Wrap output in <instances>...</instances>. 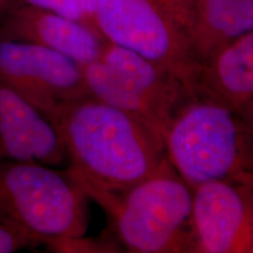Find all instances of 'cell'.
<instances>
[{
	"mask_svg": "<svg viewBox=\"0 0 253 253\" xmlns=\"http://www.w3.org/2000/svg\"><path fill=\"white\" fill-rule=\"evenodd\" d=\"M49 121L67 151V175L84 191H125L167 161L161 132L89 94L62 104Z\"/></svg>",
	"mask_w": 253,
	"mask_h": 253,
	"instance_id": "obj_1",
	"label": "cell"
},
{
	"mask_svg": "<svg viewBox=\"0 0 253 253\" xmlns=\"http://www.w3.org/2000/svg\"><path fill=\"white\" fill-rule=\"evenodd\" d=\"M252 130V123L196 90L163 132L167 160L191 190L218 179L253 184Z\"/></svg>",
	"mask_w": 253,
	"mask_h": 253,
	"instance_id": "obj_2",
	"label": "cell"
},
{
	"mask_svg": "<svg viewBox=\"0 0 253 253\" xmlns=\"http://www.w3.org/2000/svg\"><path fill=\"white\" fill-rule=\"evenodd\" d=\"M113 218L130 252H195L192 190L167 161L153 175L121 192L87 190Z\"/></svg>",
	"mask_w": 253,
	"mask_h": 253,
	"instance_id": "obj_3",
	"label": "cell"
},
{
	"mask_svg": "<svg viewBox=\"0 0 253 253\" xmlns=\"http://www.w3.org/2000/svg\"><path fill=\"white\" fill-rule=\"evenodd\" d=\"M86 192L67 173L33 162L0 163V214L41 240L84 237Z\"/></svg>",
	"mask_w": 253,
	"mask_h": 253,
	"instance_id": "obj_4",
	"label": "cell"
},
{
	"mask_svg": "<svg viewBox=\"0 0 253 253\" xmlns=\"http://www.w3.org/2000/svg\"><path fill=\"white\" fill-rule=\"evenodd\" d=\"M82 71L89 95L135 116L162 136L177 107L196 91L137 53L107 40L99 58L82 66Z\"/></svg>",
	"mask_w": 253,
	"mask_h": 253,
	"instance_id": "obj_5",
	"label": "cell"
},
{
	"mask_svg": "<svg viewBox=\"0 0 253 253\" xmlns=\"http://www.w3.org/2000/svg\"><path fill=\"white\" fill-rule=\"evenodd\" d=\"M95 26L104 40L137 53L196 90L199 62L188 37L155 0H99Z\"/></svg>",
	"mask_w": 253,
	"mask_h": 253,
	"instance_id": "obj_6",
	"label": "cell"
},
{
	"mask_svg": "<svg viewBox=\"0 0 253 253\" xmlns=\"http://www.w3.org/2000/svg\"><path fill=\"white\" fill-rule=\"evenodd\" d=\"M0 81L48 119L62 104L89 94L81 65L32 41L0 42Z\"/></svg>",
	"mask_w": 253,
	"mask_h": 253,
	"instance_id": "obj_7",
	"label": "cell"
},
{
	"mask_svg": "<svg viewBox=\"0 0 253 253\" xmlns=\"http://www.w3.org/2000/svg\"><path fill=\"white\" fill-rule=\"evenodd\" d=\"M195 252H253V184L230 179L192 189Z\"/></svg>",
	"mask_w": 253,
	"mask_h": 253,
	"instance_id": "obj_8",
	"label": "cell"
},
{
	"mask_svg": "<svg viewBox=\"0 0 253 253\" xmlns=\"http://www.w3.org/2000/svg\"><path fill=\"white\" fill-rule=\"evenodd\" d=\"M0 160L53 168L68 161L67 151L49 119L1 81Z\"/></svg>",
	"mask_w": 253,
	"mask_h": 253,
	"instance_id": "obj_9",
	"label": "cell"
},
{
	"mask_svg": "<svg viewBox=\"0 0 253 253\" xmlns=\"http://www.w3.org/2000/svg\"><path fill=\"white\" fill-rule=\"evenodd\" d=\"M196 90L253 125V34L226 43L199 65Z\"/></svg>",
	"mask_w": 253,
	"mask_h": 253,
	"instance_id": "obj_10",
	"label": "cell"
},
{
	"mask_svg": "<svg viewBox=\"0 0 253 253\" xmlns=\"http://www.w3.org/2000/svg\"><path fill=\"white\" fill-rule=\"evenodd\" d=\"M13 30L17 36L54 49L81 66L99 58L106 41L87 25L33 6L19 12Z\"/></svg>",
	"mask_w": 253,
	"mask_h": 253,
	"instance_id": "obj_11",
	"label": "cell"
},
{
	"mask_svg": "<svg viewBox=\"0 0 253 253\" xmlns=\"http://www.w3.org/2000/svg\"><path fill=\"white\" fill-rule=\"evenodd\" d=\"M252 28L253 0H195L188 39L201 65L220 47Z\"/></svg>",
	"mask_w": 253,
	"mask_h": 253,
	"instance_id": "obj_12",
	"label": "cell"
},
{
	"mask_svg": "<svg viewBox=\"0 0 253 253\" xmlns=\"http://www.w3.org/2000/svg\"><path fill=\"white\" fill-rule=\"evenodd\" d=\"M26 1L33 7L52 12L60 17L79 21L96 30L95 12L99 0H26Z\"/></svg>",
	"mask_w": 253,
	"mask_h": 253,
	"instance_id": "obj_13",
	"label": "cell"
},
{
	"mask_svg": "<svg viewBox=\"0 0 253 253\" xmlns=\"http://www.w3.org/2000/svg\"><path fill=\"white\" fill-rule=\"evenodd\" d=\"M36 240L41 239L7 221L0 223V253L13 252L21 246Z\"/></svg>",
	"mask_w": 253,
	"mask_h": 253,
	"instance_id": "obj_14",
	"label": "cell"
},
{
	"mask_svg": "<svg viewBox=\"0 0 253 253\" xmlns=\"http://www.w3.org/2000/svg\"><path fill=\"white\" fill-rule=\"evenodd\" d=\"M171 15L173 20L184 30L188 37V28L191 21L195 0H155Z\"/></svg>",
	"mask_w": 253,
	"mask_h": 253,
	"instance_id": "obj_15",
	"label": "cell"
}]
</instances>
